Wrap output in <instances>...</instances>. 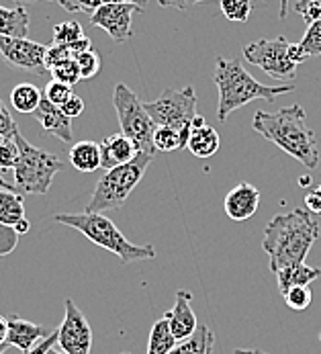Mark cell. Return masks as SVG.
<instances>
[{"label":"cell","mask_w":321,"mask_h":354,"mask_svg":"<svg viewBox=\"0 0 321 354\" xmlns=\"http://www.w3.org/2000/svg\"><path fill=\"white\" fill-rule=\"evenodd\" d=\"M252 127L282 152L299 160L305 168H318V138L307 125V115L301 104H291L276 113L258 111L252 119Z\"/></svg>","instance_id":"obj_2"},{"label":"cell","mask_w":321,"mask_h":354,"mask_svg":"<svg viewBox=\"0 0 321 354\" xmlns=\"http://www.w3.org/2000/svg\"><path fill=\"white\" fill-rule=\"evenodd\" d=\"M219 133L215 131L211 125H203V127H197V129H191V136H188V144H186V150L197 156V158H211L215 153L219 152Z\"/></svg>","instance_id":"obj_20"},{"label":"cell","mask_w":321,"mask_h":354,"mask_svg":"<svg viewBox=\"0 0 321 354\" xmlns=\"http://www.w3.org/2000/svg\"><path fill=\"white\" fill-rule=\"evenodd\" d=\"M54 344H57V330L52 332L50 336H46V338H43L35 348H31L29 353H25V354H46L50 348H52V346H54Z\"/></svg>","instance_id":"obj_42"},{"label":"cell","mask_w":321,"mask_h":354,"mask_svg":"<svg viewBox=\"0 0 321 354\" xmlns=\"http://www.w3.org/2000/svg\"><path fill=\"white\" fill-rule=\"evenodd\" d=\"M99 146H101V168H107V170L131 162L139 153L135 142L127 138L125 133H113L105 138Z\"/></svg>","instance_id":"obj_16"},{"label":"cell","mask_w":321,"mask_h":354,"mask_svg":"<svg viewBox=\"0 0 321 354\" xmlns=\"http://www.w3.org/2000/svg\"><path fill=\"white\" fill-rule=\"evenodd\" d=\"M115 2H129V4H137V6H142V8H144L148 0H115Z\"/></svg>","instance_id":"obj_51"},{"label":"cell","mask_w":321,"mask_h":354,"mask_svg":"<svg viewBox=\"0 0 321 354\" xmlns=\"http://www.w3.org/2000/svg\"><path fill=\"white\" fill-rule=\"evenodd\" d=\"M139 12H144V8L137 4L110 0L90 15V25L107 31L113 41L125 44L133 37V17Z\"/></svg>","instance_id":"obj_10"},{"label":"cell","mask_w":321,"mask_h":354,"mask_svg":"<svg viewBox=\"0 0 321 354\" xmlns=\"http://www.w3.org/2000/svg\"><path fill=\"white\" fill-rule=\"evenodd\" d=\"M8 348H10V344H8V342L0 344V354H4V353H6V351H8Z\"/></svg>","instance_id":"obj_52"},{"label":"cell","mask_w":321,"mask_h":354,"mask_svg":"<svg viewBox=\"0 0 321 354\" xmlns=\"http://www.w3.org/2000/svg\"><path fill=\"white\" fill-rule=\"evenodd\" d=\"M19 133V125L12 115L2 106L0 109V140H12Z\"/></svg>","instance_id":"obj_38"},{"label":"cell","mask_w":321,"mask_h":354,"mask_svg":"<svg viewBox=\"0 0 321 354\" xmlns=\"http://www.w3.org/2000/svg\"><path fill=\"white\" fill-rule=\"evenodd\" d=\"M41 101H43V95L35 84H17L10 93L12 109H17V113H23V115H33Z\"/></svg>","instance_id":"obj_23"},{"label":"cell","mask_w":321,"mask_h":354,"mask_svg":"<svg viewBox=\"0 0 321 354\" xmlns=\"http://www.w3.org/2000/svg\"><path fill=\"white\" fill-rule=\"evenodd\" d=\"M260 205V191L254 185L242 183L225 197V213L233 221H246L256 215Z\"/></svg>","instance_id":"obj_14"},{"label":"cell","mask_w":321,"mask_h":354,"mask_svg":"<svg viewBox=\"0 0 321 354\" xmlns=\"http://www.w3.org/2000/svg\"><path fill=\"white\" fill-rule=\"evenodd\" d=\"M14 2H19V4H25V2H37V0H14ZM52 2V0H50ZM57 2V0H55Z\"/></svg>","instance_id":"obj_55"},{"label":"cell","mask_w":321,"mask_h":354,"mask_svg":"<svg viewBox=\"0 0 321 354\" xmlns=\"http://www.w3.org/2000/svg\"><path fill=\"white\" fill-rule=\"evenodd\" d=\"M219 2H221V12L225 15V19L235 21V23H246L254 8V0H219Z\"/></svg>","instance_id":"obj_27"},{"label":"cell","mask_w":321,"mask_h":354,"mask_svg":"<svg viewBox=\"0 0 321 354\" xmlns=\"http://www.w3.org/2000/svg\"><path fill=\"white\" fill-rule=\"evenodd\" d=\"M59 109L64 111V115H68L70 119H74V117H78V115H82V113H84V101H82L78 95H72L68 101L59 106Z\"/></svg>","instance_id":"obj_39"},{"label":"cell","mask_w":321,"mask_h":354,"mask_svg":"<svg viewBox=\"0 0 321 354\" xmlns=\"http://www.w3.org/2000/svg\"><path fill=\"white\" fill-rule=\"evenodd\" d=\"M113 106H115L117 117H119L121 133L131 138L139 152L156 153V148H154L156 125H154L152 117L148 115L144 102L139 101V97L127 84L115 86Z\"/></svg>","instance_id":"obj_7"},{"label":"cell","mask_w":321,"mask_h":354,"mask_svg":"<svg viewBox=\"0 0 321 354\" xmlns=\"http://www.w3.org/2000/svg\"><path fill=\"white\" fill-rule=\"evenodd\" d=\"M82 37H84L82 25L74 19L57 23L54 27V44H59V46H72V44L80 41Z\"/></svg>","instance_id":"obj_26"},{"label":"cell","mask_w":321,"mask_h":354,"mask_svg":"<svg viewBox=\"0 0 321 354\" xmlns=\"http://www.w3.org/2000/svg\"><path fill=\"white\" fill-rule=\"evenodd\" d=\"M213 342H215V334L211 332V328H209V332H207V338H205V344H203V348H201V353L199 354H211Z\"/></svg>","instance_id":"obj_44"},{"label":"cell","mask_w":321,"mask_h":354,"mask_svg":"<svg viewBox=\"0 0 321 354\" xmlns=\"http://www.w3.org/2000/svg\"><path fill=\"white\" fill-rule=\"evenodd\" d=\"M207 332H209V328H207V326H199V328H197V332H195L191 338L176 342V344H174V348H172L168 354H199L201 353V348H203V344H205Z\"/></svg>","instance_id":"obj_29"},{"label":"cell","mask_w":321,"mask_h":354,"mask_svg":"<svg viewBox=\"0 0 321 354\" xmlns=\"http://www.w3.org/2000/svg\"><path fill=\"white\" fill-rule=\"evenodd\" d=\"M50 72H52L54 80H57V82H64V84H70V86H76V84L82 80V76H80V68H78L76 59H66V62H61V64L54 66Z\"/></svg>","instance_id":"obj_30"},{"label":"cell","mask_w":321,"mask_h":354,"mask_svg":"<svg viewBox=\"0 0 321 354\" xmlns=\"http://www.w3.org/2000/svg\"><path fill=\"white\" fill-rule=\"evenodd\" d=\"M6 332H8V319L0 315V344L6 342Z\"/></svg>","instance_id":"obj_45"},{"label":"cell","mask_w":321,"mask_h":354,"mask_svg":"<svg viewBox=\"0 0 321 354\" xmlns=\"http://www.w3.org/2000/svg\"><path fill=\"white\" fill-rule=\"evenodd\" d=\"M291 41L284 37L276 39H258L254 44L244 46L246 62L258 66L262 72H266L270 78L278 82H293L297 78V64L291 59Z\"/></svg>","instance_id":"obj_9"},{"label":"cell","mask_w":321,"mask_h":354,"mask_svg":"<svg viewBox=\"0 0 321 354\" xmlns=\"http://www.w3.org/2000/svg\"><path fill=\"white\" fill-rule=\"evenodd\" d=\"M46 330L39 324L27 322L23 317H8V332H6V342L23 353H29L31 348H35L41 338H46Z\"/></svg>","instance_id":"obj_17"},{"label":"cell","mask_w":321,"mask_h":354,"mask_svg":"<svg viewBox=\"0 0 321 354\" xmlns=\"http://www.w3.org/2000/svg\"><path fill=\"white\" fill-rule=\"evenodd\" d=\"M33 117L39 121V125L46 129V133L57 138L64 144H72L74 133H72V119L68 115H64V111L59 106H55L54 102L48 99L39 102V106L35 109Z\"/></svg>","instance_id":"obj_15"},{"label":"cell","mask_w":321,"mask_h":354,"mask_svg":"<svg viewBox=\"0 0 321 354\" xmlns=\"http://www.w3.org/2000/svg\"><path fill=\"white\" fill-rule=\"evenodd\" d=\"M191 301H193V293L188 289H180L176 293L174 307L170 311H166V315H164L168 319V326H170V330H172V334H174V338L178 342L191 338L197 332V328H199L197 315L193 311Z\"/></svg>","instance_id":"obj_13"},{"label":"cell","mask_w":321,"mask_h":354,"mask_svg":"<svg viewBox=\"0 0 321 354\" xmlns=\"http://www.w3.org/2000/svg\"><path fill=\"white\" fill-rule=\"evenodd\" d=\"M144 106L156 127H174L186 138L191 136V123L197 117V93L193 86L182 91L164 88L156 101L144 102Z\"/></svg>","instance_id":"obj_8"},{"label":"cell","mask_w":321,"mask_h":354,"mask_svg":"<svg viewBox=\"0 0 321 354\" xmlns=\"http://www.w3.org/2000/svg\"><path fill=\"white\" fill-rule=\"evenodd\" d=\"M29 227H31V225H29V221H27V219H21V221L14 225V230H17V234H19V236H21V234H27V232H29Z\"/></svg>","instance_id":"obj_46"},{"label":"cell","mask_w":321,"mask_h":354,"mask_svg":"<svg viewBox=\"0 0 321 354\" xmlns=\"http://www.w3.org/2000/svg\"><path fill=\"white\" fill-rule=\"evenodd\" d=\"M299 46L307 53V57L321 55V19L307 25V31H305L303 39L299 41Z\"/></svg>","instance_id":"obj_31"},{"label":"cell","mask_w":321,"mask_h":354,"mask_svg":"<svg viewBox=\"0 0 321 354\" xmlns=\"http://www.w3.org/2000/svg\"><path fill=\"white\" fill-rule=\"evenodd\" d=\"M2 106H4V104H2V102H0V109H2Z\"/></svg>","instance_id":"obj_56"},{"label":"cell","mask_w":321,"mask_h":354,"mask_svg":"<svg viewBox=\"0 0 321 354\" xmlns=\"http://www.w3.org/2000/svg\"><path fill=\"white\" fill-rule=\"evenodd\" d=\"M233 354H268L264 351H250V348H237L233 351Z\"/></svg>","instance_id":"obj_49"},{"label":"cell","mask_w":321,"mask_h":354,"mask_svg":"<svg viewBox=\"0 0 321 354\" xmlns=\"http://www.w3.org/2000/svg\"><path fill=\"white\" fill-rule=\"evenodd\" d=\"M19 244V234L14 227L10 225H2L0 223V256H6L10 254Z\"/></svg>","instance_id":"obj_37"},{"label":"cell","mask_w":321,"mask_h":354,"mask_svg":"<svg viewBox=\"0 0 321 354\" xmlns=\"http://www.w3.org/2000/svg\"><path fill=\"white\" fill-rule=\"evenodd\" d=\"M186 144H188V138L174 127H156L154 131V148L160 152L182 150L186 148Z\"/></svg>","instance_id":"obj_25"},{"label":"cell","mask_w":321,"mask_h":354,"mask_svg":"<svg viewBox=\"0 0 321 354\" xmlns=\"http://www.w3.org/2000/svg\"><path fill=\"white\" fill-rule=\"evenodd\" d=\"M74 95L72 86L70 84H64V82H48L46 86V93H43V99H48L50 102H54L55 106H61L64 102L68 101L70 97Z\"/></svg>","instance_id":"obj_34"},{"label":"cell","mask_w":321,"mask_h":354,"mask_svg":"<svg viewBox=\"0 0 321 354\" xmlns=\"http://www.w3.org/2000/svg\"><path fill=\"white\" fill-rule=\"evenodd\" d=\"M154 162V153L139 152L131 162L115 166L107 170L97 183L90 201L86 205V213H103L110 209H121L123 203L135 191L139 180L144 178L148 166Z\"/></svg>","instance_id":"obj_5"},{"label":"cell","mask_w":321,"mask_h":354,"mask_svg":"<svg viewBox=\"0 0 321 354\" xmlns=\"http://www.w3.org/2000/svg\"><path fill=\"white\" fill-rule=\"evenodd\" d=\"M0 189H2V191H17V187H14L12 183H6V180L2 178V174H0Z\"/></svg>","instance_id":"obj_48"},{"label":"cell","mask_w":321,"mask_h":354,"mask_svg":"<svg viewBox=\"0 0 321 354\" xmlns=\"http://www.w3.org/2000/svg\"><path fill=\"white\" fill-rule=\"evenodd\" d=\"M215 86L219 91V106H217V117L219 121H227V117L246 106L248 102L258 101H276V97L293 93L295 84H276V86H266L258 82L244 66L240 59H225L217 57L213 74Z\"/></svg>","instance_id":"obj_3"},{"label":"cell","mask_w":321,"mask_h":354,"mask_svg":"<svg viewBox=\"0 0 321 354\" xmlns=\"http://www.w3.org/2000/svg\"><path fill=\"white\" fill-rule=\"evenodd\" d=\"M320 238V223L309 209H293L278 213L268 221L262 248L268 254L270 270L278 272L284 266L305 262L309 250Z\"/></svg>","instance_id":"obj_1"},{"label":"cell","mask_w":321,"mask_h":354,"mask_svg":"<svg viewBox=\"0 0 321 354\" xmlns=\"http://www.w3.org/2000/svg\"><path fill=\"white\" fill-rule=\"evenodd\" d=\"M19 158L14 164L12 185L21 195H46L54 183V176L64 170V162L52 152H43L31 146L21 133L14 136Z\"/></svg>","instance_id":"obj_6"},{"label":"cell","mask_w":321,"mask_h":354,"mask_svg":"<svg viewBox=\"0 0 321 354\" xmlns=\"http://www.w3.org/2000/svg\"><path fill=\"white\" fill-rule=\"evenodd\" d=\"M121 354H129V353H121Z\"/></svg>","instance_id":"obj_57"},{"label":"cell","mask_w":321,"mask_h":354,"mask_svg":"<svg viewBox=\"0 0 321 354\" xmlns=\"http://www.w3.org/2000/svg\"><path fill=\"white\" fill-rule=\"evenodd\" d=\"M305 4H321V0H299V2L295 4V8H299V6H305Z\"/></svg>","instance_id":"obj_50"},{"label":"cell","mask_w":321,"mask_h":354,"mask_svg":"<svg viewBox=\"0 0 321 354\" xmlns=\"http://www.w3.org/2000/svg\"><path fill=\"white\" fill-rule=\"evenodd\" d=\"M46 46L27 37H0V55L14 70H25L39 76L46 74Z\"/></svg>","instance_id":"obj_12"},{"label":"cell","mask_w":321,"mask_h":354,"mask_svg":"<svg viewBox=\"0 0 321 354\" xmlns=\"http://www.w3.org/2000/svg\"><path fill=\"white\" fill-rule=\"evenodd\" d=\"M286 12H289V0H280V12H278V17L280 19H286Z\"/></svg>","instance_id":"obj_47"},{"label":"cell","mask_w":321,"mask_h":354,"mask_svg":"<svg viewBox=\"0 0 321 354\" xmlns=\"http://www.w3.org/2000/svg\"><path fill=\"white\" fill-rule=\"evenodd\" d=\"M70 164L80 172L101 168V146L97 142H78L70 148Z\"/></svg>","instance_id":"obj_21"},{"label":"cell","mask_w":321,"mask_h":354,"mask_svg":"<svg viewBox=\"0 0 321 354\" xmlns=\"http://www.w3.org/2000/svg\"><path fill=\"white\" fill-rule=\"evenodd\" d=\"M55 223L68 225L72 230H78L82 236H86L93 244L99 248H105L113 252L123 264L137 262V260H152L156 258V250L148 246L131 244L121 230L103 213H57L54 217Z\"/></svg>","instance_id":"obj_4"},{"label":"cell","mask_w":321,"mask_h":354,"mask_svg":"<svg viewBox=\"0 0 321 354\" xmlns=\"http://www.w3.org/2000/svg\"><path fill=\"white\" fill-rule=\"evenodd\" d=\"M282 297H284V304L289 305L293 311H305L313 301V293L309 287H293Z\"/></svg>","instance_id":"obj_32"},{"label":"cell","mask_w":321,"mask_h":354,"mask_svg":"<svg viewBox=\"0 0 321 354\" xmlns=\"http://www.w3.org/2000/svg\"><path fill=\"white\" fill-rule=\"evenodd\" d=\"M29 12L17 4L12 8L0 6V37H27Z\"/></svg>","instance_id":"obj_19"},{"label":"cell","mask_w":321,"mask_h":354,"mask_svg":"<svg viewBox=\"0 0 321 354\" xmlns=\"http://www.w3.org/2000/svg\"><path fill=\"white\" fill-rule=\"evenodd\" d=\"M21 219H25V203L19 191H2L0 189V223L14 227Z\"/></svg>","instance_id":"obj_22"},{"label":"cell","mask_w":321,"mask_h":354,"mask_svg":"<svg viewBox=\"0 0 321 354\" xmlns=\"http://www.w3.org/2000/svg\"><path fill=\"white\" fill-rule=\"evenodd\" d=\"M178 340L174 338L170 326H168V319L162 317L158 319L154 326H152V332H150V344H148V354H168L174 344Z\"/></svg>","instance_id":"obj_24"},{"label":"cell","mask_w":321,"mask_h":354,"mask_svg":"<svg viewBox=\"0 0 321 354\" xmlns=\"http://www.w3.org/2000/svg\"><path fill=\"white\" fill-rule=\"evenodd\" d=\"M107 2H110V0H57V4L64 10H68V12H86V15H93L95 10H99Z\"/></svg>","instance_id":"obj_33"},{"label":"cell","mask_w":321,"mask_h":354,"mask_svg":"<svg viewBox=\"0 0 321 354\" xmlns=\"http://www.w3.org/2000/svg\"><path fill=\"white\" fill-rule=\"evenodd\" d=\"M199 2H207V0H158L162 8H178V10H184V8H191Z\"/></svg>","instance_id":"obj_41"},{"label":"cell","mask_w":321,"mask_h":354,"mask_svg":"<svg viewBox=\"0 0 321 354\" xmlns=\"http://www.w3.org/2000/svg\"><path fill=\"white\" fill-rule=\"evenodd\" d=\"M299 185H303V187H307V185H309V178H307V176H303V178H299Z\"/></svg>","instance_id":"obj_53"},{"label":"cell","mask_w":321,"mask_h":354,"mask_svg":"<svg viewBox=\"0 0 321 354\" xmlns=\"http://www.w3.org/2000/svg\"><path fill=\"white\" fill-rule=\"evenodd\" d=\"M274 274H276L278 291H280V295H284L293 287H309L315 279H320L321 270L305 264V262H299V264L284 266V268H280Z\"/></svg>","instance_id":"obj_18"},{"label":"cell","mask_w":321,"mask_h":354,"mask_svg":"<svg viewBox=\"0 0 321 354\" xmlns=\"http://www.w3.org/2000/svg\"><path fill=\"white\" fill-rule=\"evenodd\" d=\"M19 158V146L12 140H0V170H14Z\"/></svg>","instance_id":"obj_35"},{"label":"cell","mask_w":321,"mask_h":354,"mask_svg":"<svg viewBox=\"0 0 321 354\" xmlns=\"http://www.w3.org/2000/svg\"><path fill=\"white\" fill-rule=\"evenodd\" d=\"M289 53H291V59L297 64V66H301L305 59H307V53L301 50V46L299 44H291V48H289Z\"/></svg>","instance_id":"obj_43"},{"label":"cell","mask_w":321,"mask_h":354,"mask_svg":"<svg viewBox=\"0 0 321 354\" xmlns=\"http://www.w3.org/2000/svg\"><path fill=\"white\" fill-rule=\"evenodd\" d=\"M66 313L57 328V346L66 354H90L93 348V328L84 313L72 299L64 301Z\"/></svg>","instance_id":"obj_11"},{"label":"cell","mask_w":321,"mask_h":354,"mask_svg":"<svg viewBox=\"0 0 321 354\" xmlns=\"http://www.w3.org/2000/svg\"><path fill=\"white\" fill-rule=\"evenodd\" d=\"M46 354H66V353H64V351H55L54 346H52V348H50Z\"/></svg>","instance_id":"obj_54"},{"label":"cell","mask_w":321,"mask_h":354,"mask_svg":"<svg viewBox=\"0 0 321 354\" xmlns=\"http://www.w3.org/2000/svg\"><path fill=\"white\" fill-rule=\"evenodd\" d=\"M305 205H307V209H309L311 213L321 215V187H315V189H311V191L307 193Z\"/></svg>","instance_id":"obj_40"},{"label":"cell","mask_w":321,"mask_h":354,"mask_svg":"<svg viewBox=\"0 0 321 354\" xmlns=\"http://www.w3.org/2000/svg\"><path fill=\"white\" fill-rule=\"evenodd\" d=\"M74 57H76V51L72 50L70 46L54 44L52 48H48V51H46V66H48V70H52L57 64H61L66 59H74Z\"/></svg>","instance_id":"obj_36"},{"label":"cell","mask_w":321,"mask_h":354,"mask_svg":"<svg viewBox=\"0 0 321 354\" xmlns=\"http://www.w3.org/2000/svg\"><path fill=\"white\" fill-rule=\"evenodd\" d=\"M76 64H78V68H80V76H82V80H88V78H95L99 72H101V68H103V62H101V55L97 53V51L93 50H84L80 51V53H76Z\"/></svg>","instance_id":"obj_28"}]
</instances>
